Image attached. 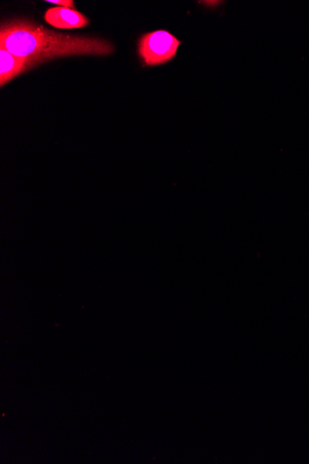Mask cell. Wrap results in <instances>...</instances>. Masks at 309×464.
<instances>
[{
    "label": "cell",
    "instance_id": "obj_1",
    "mask_svg": "<svg viewBox=\"0 0 309 464\" xmlns=\"http://www.w3.org/2000/svg\"><path fill=\"white\" fill-rule=\"evenodd\" d=\"M0 48L39 63L70 56H108L114 52L112 44L104 39L64 34L20 19L2 24Z\"/></svg>",
    "mask_w": 309,
    "mask_h": 464
},
{
    "label": "cell",
    "instance_id": "obj_5",
    "mask_svg": "<svg viewBox=\"0 0 309 464\" xmlns=\"http://www.w3.org/2000/svg\"><path fill=\"white\" fill-rule=\"evenodd\" d=\"M48 4L56 5L59 7L74 10V3L72 0H48Z\"/></svg>",
    "mask_w": 309,
    "mask_h": 464
},
{
    "label": "cell",
    "instance_id": "obj_4",
    "mask_svg": "<svg viewBox=\"0 0 309 464\" xmlns=\"http://www.w3.org/2000/svg\"><path fill=\"white\" fill-rule=\"evenodd\" d=\"M45 20L59 29H79L90 24V20L81 13L63 7L49 9Z\"/></svg>",
    "mask_w": 309,
    "mask_h": 464
},
{
    "label": "cell",
    "instance_id": "obj_2",
    "mask_svg": "<svg viewBox=\"0 0 309 464\" xmlns=\"http://www.w3.org/2000/svg\"><path fill=\"white\" fill-rule=\"evenodd\" d=\"M181 41L168 31H155L144 34L139 42V53L147 66L164 64L178 53Z\"/></svg>",
    "mask_w": 309,
    "mask_h": 464
},
{
    "label": "cell",
    "instance_id": "obj_3",
    "mask_svg": "<svg viewBox=\"0 0 309 464\" xmlns=\"http://www.w3.org/2000/svg\"><path fill=\"white\" fill-rule=\"evenodd\" d=\"M0 86L5 87L10 81L40 64L34 59L14 55L0 48Z\"/></svg>",
    "mask_w": 309,
    "mask_h": 464
}]
</instances>
